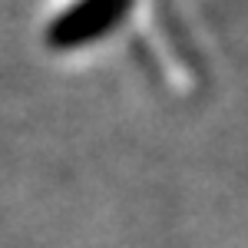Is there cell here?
<instances>
[{"instance_id": "cell-1", "label": "cell", "mask_w": 248, "mask_h": 248, "mask_svg": "<svg viewBox=\"0 0 248 248\" xmlns=\"http://www.w3.org/2000/svg\"><path fill=\"white\" fill-rule=\"evenodd\" d=\"M133 0H77L46 27V46L77 50L113 33V27L129 14Z\"/></svg>"}]
</instances>
